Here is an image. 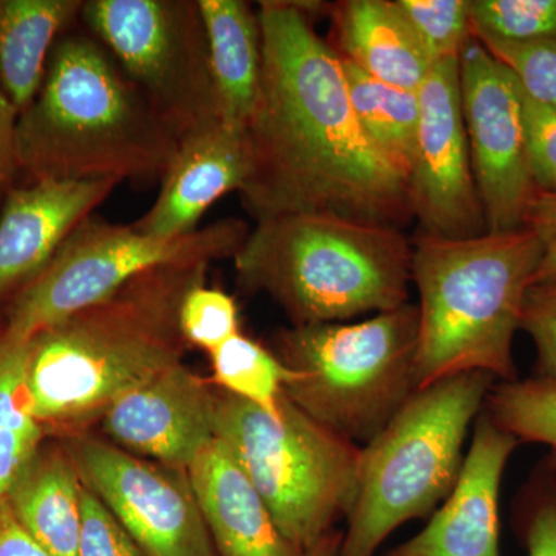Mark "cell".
I'll use <instances>...</instances> for the list:
<instances>
[{"label":"cell","instance_id":"obj_13","mask_svg":"<svg viewBox=\"0 0 556 556\" xmlns=\"http://www.w3.org/2000/svg\"><path fill=\"white\" fill-rule=\"evenodd\" d=\"M419 126L407 178L422 233L470 239L486 232L460 104L459 60L434 62L419 91Z\"/></svg>","mask_w":556,"mask_h":556},{"label":"cell","instance_id":"obj_7","mask_svg":"<svg viewBox=\"0 0 556 556\" xmlns=\"http://www.w3.org/2000/svg\"><path fill=\"white\" fill-rule=\"evenodd\" d=\"M416 305L357 324L294 327L277 336L285 396L339 437L367 445L416 391Z\"/></svg>","mask_w":556,"mask_h":556},{"label":"cell","instance_id":"obj_14","mask_svg":"<svg viewBox=\"0 0 556 556\" xmlns=\"http://www.w3.org/2000/svg\"><path fill=\"white\" fill-rule=\"evenodd\" d=\"M217 391L185 365L160 372L102 415V433L131 455L182 468L215 438Z\"/></svg>","mask_w":556,"mask_h":556},{"label":"cell","instance_id":"obj_15","mask_svg":"<svg viewBox=\"0 0 556 556\" xmlns=\"http://www.w3.org/2000/svg\"><path fill=\"white\" fill-rule=\"evenodd\" d=\"M518 445L482 409L452 493L422 532L386 556H501V482Z\"/></svg>","mask_w":556,"mask_h":556},{"label":"cell","instance_id":"obj_33","mask_svg":"<svg viewBox=\"0 0 556 556\" xmlns=\"http://www.w3.org/2000/svg\"><path fill=\"white\" fill-rule=\"evenodd\" d=\"M521 329L536 348L533 378L556 382V281L532 285L527 291Z\"/></svg>","mask_w":556,"mask_h":556},{"label":"cell","instance_id":"obj_30","mask_svg":"<svg viewBox=\"0 0 556 556\" xmlns=\"http://www.w3.org/2000/svg\"><path fill=\"white\" fill-rule=\"evenodd\" d=\"M179 328L188 345L214 353L233 336L240 334L236 300L206 283L190 289L179 309Z\"/></svg>","mask_w":556,"mask_h":556},{"label":"cell","instance_id":"obj_36","mask_svg":"<svg viewBox=\"0 0 556 556\" xmlns=\"http://www.w3.org/2000/svg\"><path fill=\"white\" fill-rule=\"evenodd\" d=\"M20 112L11 104L0 80V204H3L20 172L17 163L16 127Z\"/></svg>","mask_w":556,"mask_h":556},{"label":"cell","instance_id":"obj_22","mask_svg":"<svg viewBox=\"0 0 556 556\" xmlns=\"http://www.w3.org/2000/svg\"><path fill=\"white\" fill-rule=\"evenodd\" d=\"M83 5V0H0V80L17 112L39 93L51 51Z\"/></svg>","mask_w":556,"mask_h":556},{"label":"cell","instance_id":"obj_20","mask_svg":"<svg viewBox=\"0 0 556 556\" xmlns=\"http://www.w3.org/2000/svg\"><path fill=\"white\" fill-rule=\"evenodd\" d=\"M78 468L61 441L39 445L7 492L14 517L51 556H78Z\"/></svg>","mask_w":556,"mask_h":556},{"label":"cell","instance_id":"obj_37","mask_svg":"<svg viewBox=\"0 0 556 556\" xmlns=\"http://www.w3.org/2000/svg\"><path fill=\"white\" fill-rule=\"evenodd\" d=\"M0 556H51L17 521L5 496L0 500Z\"/></svg>","mask_w":556,"mask_h":556},{"label":"cell","instance_id":"obj_11","mask_svg":"<svg viewBox=\"0 0 556 556\" xmlns=\"http://www.w3.org/2000/svg\"><path fill=\"white\" fill-rule=\"evenodd\" d=\"M80 481L146 556H218L189 471L131 455L87 431L61 438Z\"/></svg>","mask_w":556,"mask_h":556},{"label":"cell","instance_id":"obj_1","mask_svg":"<svg viewBox=\"0 0 556 556\" xmlns=\"http://www.w3.org/2000/svg\"><path fill=\"white\" fill-rule=\"evenodd\" d=\"M317 9L260 2L262 80L241 201L257 222L320 214L401 229L413 217L407 179L362 130L342 60L311 21Z\"/></svg>","mask_w":556,"mask_h":556},{"label":"cell","instance_id":"obj_32","mask_svg":"<svg viewBox=\"0 0 556 556\" xmlns=\"http://www.w3.org/2000/svg\"><path fill=\"white\" fill-rule=\"evenodd\" d=\"M78 556H146L118 519L84 482Z\"/></svg>","mask_w":556,"mask_h":556},{"label":"cell","instance_id":"obj_3","mask_svg":"<svg viewBox=\"0 0 556 556\" xmlns=\"http://www.w3.org/2000/svg\"><path fill=\"white\" fill-rule=\"evenodd\" d=\"M178 135L90 33L61 36L39 93L16 127L17 163L35 181L110 179L152 186Z\"/></svg>","mask_w":556,"mask_h":556},{"label":"cell","instance_id":"obj_23","mask_svg":"<svg viewBox=\"0 0 556 556\" xmlns=\"http://www.w3.org/2000/svg\"><path fill=\"white\" fill-rule=\"evenodd\" d=\"M342 65L351 105L362 130L407 179L419 126V94L380 83L345 60Z\"/></svg>","mask_w":556,"mask_h":556},{"label":"cell","instance_id":"obj_18","mask_svg":"<svg viewBox=\"0 0 556 556\" xmlns=\"http://www.w3.org/2000/svg\"><path fill=\"white\" fill-rule=\"evenodd\" d=\"M188 471L218 556H305L278 529L265 501L218 438Z\"/></svg>","mask_w":556,"mask_h":556},{"label":"cell","instance_id":"obj_8","mask_svg":"<svg viewBox=\"0 0 556 556\" xmlns=\"http://www.w3.org/2000/svg\"><path fill=\"white\" fill-rule=\"evenodd\" d=\"M215 437L236 457L278 529L300 551L308 552L350 515L361 445L318 424L285 393L277 419L217 391Z\"/></svg>","mask_w":556,"mask_h":556},{"label":"cell","instance_id":"obj_5","mask_svg":"<svg viewBox=\"0 0 556 556\" xmlns=\"http://www.w3.org/2000/svg\"><path fill=\"white\" fill-rule=\"evenodd\" d=\"M233 265L241 287L269 294L294 327L342 324L407 305L413 244L387 226L283 215L257 222Z\"/></svg>","mask_w":556,"mask_h":556},{"label":"cell","instance_id":"obj_25","mask_svg":"<svg viewBox=\"0 0 556 556\" xmlns=\"http://www.w3.org/2000/svg\"><path fill=\"white\" fill-rule=\"evenodd\" d=\"M214 383L232 394L280 417L287 368L276 353L243 334L233 336L225 345L211 353Z\"/></svg>","mask_w":556,"mask_h":556},{"label":"cell","instance_id":"obj_29","mask_svg":"<svg viewBox=\"0 0 556 556\" xmlns=\"http://www.w3.org/2000/svg\"><path fill=\"white\" fill-rule=\"evenodd\" d=\"M430 61L459 60L471 39L467 0H397Z\"/></svg>","mask_w":556,"mask_h":556},{"label":"cell","instance_id":"obj_12","mask_svg":"<svg viewBox=\"0 0 556 556\" xmlns=\"http://www.w3.org/2000/svg\"><path fill=\"white\" fill-rule=\"evenodd\" d=\"M459 80L471 167L486 230L522 228L538 190L527 159L521 86L473 36L459 56Z\"/></svg>","mask_w":556,"mask_h":556},{"label":"cell","instance_id":"obj_17","mask_svg":"<svg viewBox=\"0 0 556 556\" xmlns=\"http://www.w3.org/2000/svg\"><path fill=\"white\" fill-rule=\"evenodd\" d=\"M249 174L247 135L223 123L181 138L161 179L155 203L135 229L156 239H177L199 229L200 219L226 193L240 192Z\"/></svg>","mask_w":556,"mask_h":556},{"label":"cell","instance_id":"obj_31","mask_svg":"<svg viewBox=\"0 0 556 556\" xmlns=\"http://www.w3.org/2000/svg\"><path fill=\"white\" fill-rule=\"evenodd\" d=\"M475 39L514 73L527 97L556 110V39L525 43Z\"/></svg>","mask_w":556,"mask_h":556},{"label":"cell","instance_id":"obj_38","mask_svg":"<svg viewBox=\"0 0 556 556\" xmlns=\"http://www.w3.org/2000/svg\"><path fill=\"white\" fill-rule=\"evenodd\" d=\"M343 532L332 530L328 535L321 538L318 543L306 552L305 556H339L340 546H342Z\"/></svg>","mask_w":556,"mask_h":556},{"label":"cell","instance_id":"obj_26","mask_svg":"<svg viewBox=\"0 0 556 556\" xmlns=\"http://www.w3.org/2000/svg\"><path fill=\"white\" fill-rule=\"evenodd\" d=\"M482 409L521 444L535 442L556 453V382L540 378L497 382Z\"/></svg>","mask_w":556,"mask_h":556},{"label":"cell","instance_id":"obj_4","mask_svg":"<svg viewBox=\"0 0 556 556\" xmlns=\"http://www.w3.org/2000/svg\"><path fill=\"white\" fill-rule=\"evenodd\" d=\"M541 255L526 226L470 239L420 233L412 266L419 292L416 390L468 371L518 379L511 346Z\"/></svg>","mask_w":556,"mask_h":556},{"label":"cell","instance_id":"obj_2","mask_svg":"<svg viewBox=\"0 0 556 556\" xmlns=\"http://www.w3.org/2000/svg\"><path fill=\"white\" fill-rule=\"evenodd\" d=\"M206 263L160 266L28 343L25 397L47 437L86 431L119 397L182 364L179 309L206 283Z\"/></svg>","mask_w":556,"mask_h":556},{"label":"cell","instance_id":"obj_35","mask_svg":"<svg viewBox=\"0 0 556 556\" xmlns=\"http://www.w3.org/2000/svg\"><path fill=\"white\" fill-rule=\"evenodd\" d=\"M525 226L532 230L543 248L533 285L556 281V193L536 192L527 207Z\"/></svg>","mask_w":556,"mask_h":556},{"label":"cell","instance_id":"obj_9","mask_svg":"<svg viewBox=\"0 0 556 556\" xmlns=\"http://www.w3.org/2000/svg\"><path fill=\"white\" fill-rule=\"evenodd\" d=\"M249 230L243 219L225 218L188 236L156 239L134 225L89 217L73 230L46 270L10 300L2 334L30 340L160 266L233 258Z\"/></svg>","mask_w":556,"mask_h":556},{"label":"cell","instance_id":"obj_34","mask_svg":"<svg viewBox=\"0 0 556 556\" xmlns=\"http://www.w3.org/2000/svg\"><path fill=\"white\" fill-rule=\"evenodd\" d=\"M522 97L530 174L538 192L556 193V110Z\"/></svg>","mask_w":556,"mask_h":556},{"label":"cell","instance_id":"obj_6","mask_svg":"<svg viewBox=\"0 0 556 556\" xmlns=\"http://www.w3.org/2000/svg\"><path fill=\"white\" fill-rule=\"evenodd\" d=\"M495 383L486 372L468 371L420 388L362 447L339 556H375L394 530L427 517L452 493L468 431Z\"/></svg>","mask_w":556,"mask_h":556},{"label":"cell","instance_id":"obj_27","mask_svg":"<svg viewBox=\"0 0 556 556\" xmlns=\"http://www.w3.org/2000/svg\"><path fill=\"white\" fill-rule=\"evenodd\" d=\"M471 36L525 43L556 39V0H470Z\"/></svg>","mask_w":556,"mask_h":556},{"label":"cell","instance_id":"obj_21","mask_svg":"<svg viewBox=\"0 0 556 556\" xmlns=\"http://www.w3.org/2000/svg\"><path fill=\"white\" fill-rule=\"evenodd\" d=\"M206 28L218 115L225 126L244 131L262 80L258 13L243 0H199Z\"/></svg>","mask_w":556,"mask_h":556},{"label":"cell","instance_id":"obj_16","mask_svg":"<svg viewBox=\"0 0 556 556\" xmlns=\"http://www.w3.org/2000/svg\"><path fill=\"white\" fill-rule=\"evenodd\" d=\"M116 186L110 179L35 181L11 190L0 211V302L38 278Z\"/></svg>","mask_w":556,"mask_h":556},{"label":"cell","instance_id":"obj_24","mask_svg":"<svg viewBox=\"0 0 556 556\" xmlns=\"http://www.w3.org/2000/svg\"><path fill=\"white\" fill-rule=\"evenodd\" d=\"M28 343L0 334V500L47 438L25 397Z\"/></svg>","mask_w":556,"mask_h":556},{"label":"cell","instance_id":"obj_19","mask_svg":"<svg viewBox=\"0 0 556 556\" xmlns=\"http://www.w3.org/2000/svg\"><path fill=\"white\" fill-rule=\"evenodd\" d=\"M332 49L371 78L419 91L433 62L404 11L391 0H346L332 9Z\"/></svg>","mask_w":556,"mask_h":556},{"label":"cell","instance_id":"obj_10","mask_svg":"<svg viewBox=\"0 0 556 556\" xmlns=\"http://www.w3.org/2000/svg\"><path fill=\"white\" fill-rule=\"evenodd\" d=\"M80 17L179 139L222 123L199 0H87Z\"/></svg>","mask_w":556,"mask_h":556},{"label":"cell","instance_id":"obj_28","mask_svg":"<svg viewBox=\"0 0 556 556\" xmlns=\"http://www.w3.org/2000/svg\"><path fill=\"white\" fill-rule=\"evenodd\" d=\"M514 503V529L527 556H556L555 452L536 467Z\"/></svg>","mask_w":556,"mask_h":556}]
</instances>
